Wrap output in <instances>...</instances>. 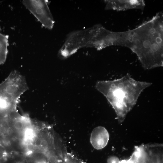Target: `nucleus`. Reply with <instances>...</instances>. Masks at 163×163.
<instances>
[{
	"label": "nucleus",
	"instance_id": "6",
	"mask_svg": "<svg viewBox=\"0 0 163 163\" xmlns=\"http://www.w3.org/2000/svg\"><path fill=\"white\" fill-rule=\"evenodd\" d=\"M105 9L117 11H125L133 9L142 10L145 6L142 0H105Z\"/></svg>",
	"mask_w": 163,
	"mask_h": 163
},
{
	"label": "nucleus",
	"instance_id": "17",
	"mask_svg": "<svg viewBox=\"0 0 163 163\" xmlns=\"http://www.w3.org/2000/svg\"><path fill=\"white\" fill-rule=\"evenodd\" d=\"M129 31H130V30H129ZM129 34H130V33H129ZM128 46H129V45H128Z\"/></svg>",
	"mask_w": 163,
	"mask_h": 163
},
{
	"label": "nucleus",
	"instance_id": "4",
	"mask_svg": "<svg viewBox=\"0 0 163 163\" xmlns=\"http://www.w3.org/2000/svg\"><path fill=\"white\" fill-rule=\"evenodd\" d=\"M28 88L25 77L14 70L0 84V94L18 103L21 96Z\"/></svg>",
	"mask_w": 163,
	"mask_h": 163
},
{
	"label": "nucleus",
	"instance_id": "12",
	"mask_svg": "<svg viewBox=\"0 0 163 163\" xmlns=\"http://www.w3.org/2000/svg\"><path fill=\"white\" fill-rule=\"evenodd\" d=\"M120 162L118 158L115 156L109 157L107 160V163H120Z\"/></svg>",
	"mask_w": 163,
	"mask_h": 163
},
{
	"label": "nucleus",
	"instance_id": "5",
	"mask_svg": "<svg viewBox=\"0 0 163 163\" xmlns=\"http://www.w3.org/2000/svg\"><path fill=\"white\" fill-rule=\"evenodd\" d=\"M47 0H23L22 2L45 27L52 29L54 21Z\"/></svg>",
	"mask_w": 163,
	"mask_h": 163
},
{
	"label": "nucleus",
	"instance_id": "14",
	"mask_svg": "<svg viewBox=\"0 0 163 163\" xmlns=\"http://www.w3.org/2000/svg\"><path fill=\"white\" fill-rule=\"evenodd\" d=\"M34 145L32 144H30L27 145V149L28 151H31L34 150Z\"/></svg>",
	"mask_w": 163,
	"mask_h": 163
},
{
	"label": "nucleus",
	"instance_id": "2",
	"mask_svg": "<svg viewBox=\"0 0 163 163\" xmlns=\"http://www.w3.org/2000/svg\"><path fill=\"white\" fill-rule=\"evenodd\" d=\"M152 84L136 81L127 74L118 79L99 81L95 87L106 97L114 109L118 121L122 123L141 92Z\"/></svg>",
	"mask_w": 163,
	"mask_h": 163
},
{
	"label": "nucleus",
	"instance_id": "16",
	"mask_svg": "<svg viewBox=\"0 0 163 163\" xmlns=\"http://www.w3.org/2000/svg\"><path fill=\"white\" fill-rule=\"evenodd\" d=\"M1 140H0V145H1Z\"/></svg>",
	"mask_w": 163,
	"mask_h": 163
},
{
	"label": "nucleus",
	"instance_id": "1",
	"mask_svg": "<svg viewBox=\"0 0 163 163\" xmlns=\"http://www.w3.org/2000/svg\"><path fill=\"white\" fill-rule=\"evenodd\" d=\"M128 47L136 54L143 67L149 69L163 65V13L131 30Z\"/></svg>",
	"mask_w": 163,
	"mask_h": 163
},
{
	"label": "nucleus",
	"instance_id": "8",
	"mask_svg": "<svg viewBox=\"0 0 163 163\" xmlns=\"http://www.w3.org/2000/svg\"><path fill=\"white\" fill-rule=\"evenodd\" d=\"M8 36L0 33V64L5 62L8 52Z\"/></svg>",
	"mask_w": 163,
	"mask_h": 163
},
{
	"label": "nucleus",
	"instance_id": "11",
	"mask_svg": "<svg viewBox=\"0 0 163 163\" xmlns=\"http://www.w3.org/2000/svg\"><path fill=\"white\" fill-rule=\"evenodd\" d=\"M25 139L32 140L34 136V133L33 130L30 128L27 129L25 132Z\"/></svg>",
	"mask_w": 163,
	"mask_h": 163
},
{
	"label": "nucleus",
	"instance_id": "15",
	"mask_svg": "<svg viewBox=\"0 0 163 163\" xmlns=\"http://www.w3.org/2000/svg\"><path fill=\"white\" fill-rule=\"evenodd\" d=\"M129 33H130V31L129 30ZM129 43L128 45H129ZM128 46L127 47H128Z\"/></svg>",
	"mask_w": 163,
	"mask_h": 163
},
{
	"label": "nucleus",
	"instance_id": "3",
	"mask_svg": "<svg viewBox=\"0 0 163 163\" xmlns=\"http://www.w3.org/2000/svg\"><path fill=\"white\" fill-rule=\"evenodd\" d=\"M105 34L104 27L100 24L72 32L67 36L59 55L65 58L82 47H94L98 50L104 48Z\"/></svg>",
	"mask_w": 163,
	"mask_h": 163
},
{
	"label": "nucleus",
	"instance_id": "9",
	"mask_svg": "<svg viewBox=\"0 0 163 163\" xmlns=\"http://www.w3.org/2000/svg\"><path fill=\"white\" fill-rule=\"evenodd\" d=\"M63 163H83L72 155L67 153L65 156Z\"/></svg>",
	"mask_w": 163,
	"mask_h": 163
},
{
	"label": "nucleus",
	"instance_id": "13",
	"mask_svg": "<svg viewBox=\"0 0 163 163\" xmlns=\"http://www.w3.org/2000/svg\"><path fill=\"white\" fill-rule=\"evenodd\" d=\"M40 145L43 148H47L48 146V142L45 140H42L41 141Z\"/></svg>",
	"mask_w": 163,
	"mask_h": 163
},
{
	"label": "nucleus",
	"instance_id": "7",
	"mask_svg": "<svg viewBox=\"0 0 163 163\" xmlns=\"http://www.w3.org/2000/svg\"><path fill=\"white\" fill-rule=\"evenodd\" d=\"M109 139L108 132L106 128L102 126H98L92 131L90 136L91 143L95 149H101L107 145Z\"/></svg>",
	"mask_w": 163,
	"mask_h": 163
},
{
	"label": "nucleus",
	"instance_id": "10",
	"mask_svg": "<svg viewBox=\"0 0 163 163\" xmlns=\"http://www.w3.org/2000/svg\"><path fill=\"white\" fill-rule=\"evenodd\" d=\"M19 120L16 121L14 123V126L17 129H21L23 126V122L22 119L21 117H18Z\"/></svg>",
	"mask_w": 163,
	"mask_h": 163
}]
</instances>
